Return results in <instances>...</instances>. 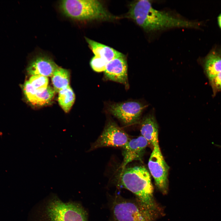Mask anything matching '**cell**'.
Returning <instances> with one entry per match:
<instances>
[{
	"mask_svg": "<svg viewBox=\"0 0 221 221\" xmlns=\"http://www.w3.org/2000/svg\"><path fill=\"white\" fill-rule=\"evenodd\" d=\"M59 7L66 16L78 21H108L117 18L96 0H64L60 2Z\"/></svg>",
	"mask_w": 221,
	"mask_h": 221,
	"instance_id": "cell-3",
	"label": "cell"
},
{
	"mask_svg": "<svg viewBox=\"0 0 221 221\" xmlns=\"http://www.w3.org/2000/svg\"><path fill=\"white\" fill-rule=\"evenodd\" d=\"M141 136L153 147L158 143V125L154 116L149 114L143 119L141 125Z\"/></svg>",
	"mask_w": 221,
	"mask_h": 221,
	"instance_id": "cell-12",
	"label": "cell"
},
{
	"mask_svg": "<svg viewBox=\"0 0 221 221\" xmlns=\"http://www.w3.org/2000/svg\"><path fill=\"white\" fill-rule=\"evenodd\" d=\"M55 93L53 87L48 86L46 89L42 92H37L34 99L31 104L37 106H43L48 104L53 99Z\"/></svg>",
	"mask_w": 221,
	"mask_h": 221,
	"instance_id": "cell-17",
	"label": "cell"
},
{
	"mask_svg": "<svg viewBox=\"0 0 221 221\" xmlns=\"http://www.w3.org/2000/svg\"><path fill=\"white\" fill-rule=\"evenodd\" d=\"M28 81L38 92H42L48 86V79L46 76L40 75L32 76Z\"/></svg>",
	"mask_w": 221,
	"mask_h": 221,
	"instance_id": "cell-18",
	"label": "cell"
},
{
	"mask_svg": "<svg viewBox=\"0 0 221 221\" xmlns=\"http://www.w3.org/2000/svg\"><path fill=\"white\" fill-rule=\"evenodd\" d=\"M107 63L104 60L95 56L92 58L90 62L91 68L97 72H104Z\"/></svg>",
	"mask_w": 221,
	"mask_h": 221,
	"instance_id": "cell-19",
	"label": "cell"
},
{
	"mask_svg": "<svg viewBox=\"0 0 221 221\" xmlns=\"http://www.w3.org/2000/svg\"><path fill=\"white\" fill-rule=\"evenodd\" d=\"M120 180L121 185L134 194L140 203L155 216L158 208L150 175L146 168L141 166L126 167L121 170Z\"/></svg>",
	"mask_w": 221,
	"mask_h": 221,
	"instance_id": "cell-2",
	"label": "cell"
},
{
	"mask_svg": "<svg viewBox=\"0 0 221 221\" xmlns=\"http://www.w3.org/2000/svg\"><path fill=\"white\" fill-rule=\"evenodd\" d=\"M210 81L214 90L221 91V72L218 73Z\"/></svg>",
	"mask_w": 221,
	"mask_h": 221,
	"instance_id": "cell-21",
	"label": "cell"
},
{
	"mask_svg": "<svg viewBox=\"0 0 221 221\" xmlns=\"http://www.w3.org/2000/svg\"><path fill=\"white\" fill-rule=\"evenodd\" d=\"M128 134L116 123L108 122L90 150L104 147L124 146L130 140Z\"/></svg>",
	"mask_w": 221,
	"mask_h": 221,
	"instance_id": "cell-7",
	"label": "cell"
},
{
	"mask_svg": "<svg viewBox=\"0 0 221 221\" xmlns=\"http://www.w3.org/2000/svg\"><path fill=\"white\" fill-rule=\"evenodd\" d=\"M58 67L51 57L40 54L31 60L28 66L27 71L31 76L40 75L48 77L51 76Z\"/></svg>",
	"mask_w": 221,
	"mask_h": 221,
	"instance_id": "cell-11",
	"label": "cell"
},
{
	"mask_svg": "<svg viewBox=\"0 0 221 221\" xmlns=\"http://www.w3.org/2000/svg\"><path fill=\"white\" fill-rule=\"evenodd\" d=\"M115 201L112 208L114 221H153L154 216L139 201L122 199Z\"/></svg>",
	"mask_w": 221,
	"mask_h": 221,
	"instance_id": "cell-4",
	"label": "cell"
},
{
	"mask_svg": "<svg viewBox=\"0 0 221 221\" xmlns=\"http://www.w3.org/2000/svg\"><path fill=\"white\" fill-rule=\"evenodd\" d=\"M148 144L147 141L142 136L130 139L122 147L123 158L121 166V170L125 168L129 163L142 160Z\"/></svg>",
	"mask_w": 221,
	"mask_h": 221,
	"instance_id": "cell-9",
	"label": "cell"
},
{
	"mask_svg": "<svg viewBox=\"0 0 221 221\" xmlns=\"http://www.w3.org/2000/svg\"><path fill=\"white\" fill-rule=\"evenodd\" d=\"M218 20L219 25L221 28V14L219 16Z\"/></svg>",
	"mask_w": 221,
	"mask_h": 221,
	"instance_id": "cell-22",
	"label": "cell"
},
{
	"mask_svg": "<svg viewBox=\"0 0 221 221\" xmlns=\"http://www.w3.org/2000/svg\"><path fill=\"white\" fill-rule=\"evenodd\" d=\"M53 88L56 92L69 85L70 72L67 69L58 67L51 76Z\"/></svg>",
	"mask_w": 221,
	"mask_h": 221,
	"instance_id": "cell-15",
	"label": "cell"
},
{
	"mask_svg": "<svg viewBox=\"0 0 221 221\" xmlns=\"http://www.w3.org/2000/svg\"><path fill=\"white\" fill-rule=\"evenodd\" d=\"M48 212L52 221H87L85 212L76 204L55 200L50 204Z\"/></svg>",
	"mask_w": 221,
	"mask_h": 221,
	"instance_id": "cell-6",
	"label": "cell"
},
{
	"mask_svg": "<svg viewBox=\"0 0 221 221\" xmlns=\"http://www.w3.org/2000/svg\"><path fill=\"white\" fill-rule=\"evenodd\" d=\"M58 93L59 104L65 112H68L75 99V95L72 89L69 85L60 91Z\"/></svg>",
	"mask_w": 221,
	"mask_h": 221,
	"instance_id": "cell-16",
	"label": "cell"
},
{
	"mask_svg": "<svg viewBox=\"0 0 221 221\" xmlns=\"http://www.w3.org/2000/svg\"><path fill=\"white\" fill-rule=\"evenodd\" d=\"M104 73L107 79L122 83L127 87L128 86L127 65L124 54L108 62Z\"/></svg>",
	"mask_w": 221,
	"mask_h": 221,
	"instance_id": "cell-10",
	"label": "cell"
},
{
	"mask_svg": "<svg viewBox=\"0 0 221 221\" xmlns=\"http://www.w3.org/2000/svg\"><path fill=\"white\" fill-rule=\"evenodd\" d=\"M144 108L139 102L129 101L111 105L109 111L124 124L130 125L138 122Z\"/></svg>",
	"mask_w": 221,
	"mask_h": 221,
	"instance_id": "cell-8",
	"label": "cell"
},
{
	"mask_svg": "<svg viewBox=\"0 0 221 221\" xmlns=\"http://www.w3.org/2000/svg\"><path fill=\"white\" fill-rule=\"evenodd\" d=\"M204 68L210 81L221 72V56L216 52H212L206 58Z\"/></svg>",
	"mask_w": 221,
	"mask_h": 221,
	"instance_id": "cell-14",
	"label": "cell"
},
{
	"mask_svg": "<svg viewBox=\"0 0 221 221\" xmlns=\"http://www.w3.org/2000/svg\"><path fill=\"white\" fill-rule=\"evenodd\" d=\"M148 167L157 187L163 194H166L168 190L169 167L164 158L159 144L153 147L149 160Z\"/></svg>",
	"mask_w": 221,
	"mask_h": 221,
	"instance_id": "cell-5",
	"label": "cell"
},
{
	"mask_svg": "<svg viewBox=\"0 0 221 221\" xmlns=\"http://www.w3.org/2000/svg\"><path fill=\"white\" fill-rule=\"evenodd\" d=\"M85 40L95 56L107 63L123 54L114 49L85 37Z\"/></svg>",
	"mask_w": 221,
	"mask_h": 221,
	"instance_id": "cell-13",
	"label": "cell"
},
{
	"mask_svg": "<svg viewBox=\"0 0 221 221\" xmlns=\"http://www.w3.org/2000/svg\"><path fill=\"white\" fill-rule=\"evenodd\" d=\"M129 17L145 32L155 33L180 28H195L199 24L169 11L158 10L148 0L134 1L130 5Z\"/></svg>",
	"mask_w": 221,
	"mask_h": 221,
	"instance_id": "cell-1",
	"label": "cell"
},
{
	"mask_svg": "<svg viewBox=\"0 0 221 221\" xmlns=\"http://www.w3.org/2000/svg\"><path fill=\"white\" fill-rule=\"evenodd\" d=\"M23 91L25 97L27 100L31 103L33 100L37 91L29 83V81H26L23 86Z\"/></svg>",
	"mask_w": 221,
	"mask_h": 221,
	"instance_id": "cell-20",
	"label": "cell"
}]
</instances>
